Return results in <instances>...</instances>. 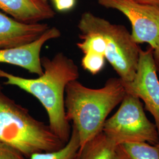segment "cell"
<instances>
[{
    "label": "cell",
    "instance_id": "obj_6",
    "mask_svg": "<svg viewBox=\"0 0 159 159\" xmlns=\"http://www.w3.org/2000/svg\"><path fill=\"white\" fill-rule=\"evenodd\" d=\"M106 8L117 10L132 26L131 37L137 44L147 43L154 49L159 40V7L139 4L132 0H98Z\"/></svg>",
    "mask_w": 159,
    "mask_h": 159
},
{
    "label": "cell",
    "instance_id": "obj_16",
    "mask_svg": "<svg viewBox=\"0 0 159 159\" xmlns=\"http://www.w3.org/2000/svg\"><path fill=\"white\" fill-rule=\"evenodd\" d=\"M55 7L58 11L66 12L71 10L75 5L76 0H53Z\"/></svg>",
    "mask_w": 159,
    "mask_h": 159
},
{
    "label": "cell",
    "instance_id": "obj_20",
    "mask_svg": "<svg viewBox=\"0 0 159 159\" xmlns=\"http://www.w3.org/2000/svg\"><path fill=\"white\" fill-rule=\"evenodd\" d=\"M156 147L159 150V144H156Z\"/></svg>",
    "mask_w": 159,
    "mask_h": 159
},
{
    "label": "cell",
    "instance_id": "obj_18",
    "mask_svg": "<svg viewBox=\"0 0 159 159\" xmlns=\"http://www.w3.org/2000/svg\"><path fill=\"white\" fill-rule=\"evenodd\" d=\"M139 4L159 7V0H132Z\"/></svg>",
    "mask_w": 159,
    "mask_h": 159
},
{
    "label": "cell",
    "instance_id": "obj_14",
    "mask_svg": "<svg viewBox=\"0 0 159 159\" xmlns=\"http://www.w3.org/2000/svg\"><path fill=\"white\" fill-rule=\"evenodd\" d=\"M105 58L93 53L84 54L81 66L85 70L95 75L100 73L105 64Z\"/></svg>",
    "mask_w": 159,
    "mask_h": 159
},
{
    "label": "cell",
    "instance_id": "obj_7",
    "mask_svg": "<svg viewBox=\"0 0 159 159\" xmlns=\"http://www.w3.org/2000/svg\"><path fill=\"white\" fill-rule=\"evenodd\" d=\"M153 48H140L136 74L133 80L123 83L125 91L139 98L145 109L153 116L159 137V80L153 58Z\"/></svg>",
    "mask_w": 159,
    "mask_h": 159
},
{
    "label": "cell",
    "instance_id": "obj_11",
    "mask_svg": "<svg viewBox=\"0 0 159 159\" xmlns=\"http://www.w3.org/2000/svg\"><path fill=\"white\" fill-rule=\"evenodd\" d=\"M116 144L102 131L85 144L78 159H113Z\"/></svg>",
    "mask_w": 159,
    "mask_h": 159
},
{
    "label": "cell",
    "instance_id": "obj_8",
    "mask_svg": "<svg viewBox=\"0 0 159 159\" xmlns=\"http://www.w3.org/2000/svg\"><path fill=\"white\" fill-rule=\"evenodd\" d=\"M61 36L60 30L50 27L38 39L29 44L6 49H0V63L9 64L41 75L43 73L40 53L44 44Z\"/></svg>",
    "mask_w": 159,
    "mask_h": 159
},
{
    "label": "cell",
    "instance_id": "obj_2",
    "mask_svg": "<svg viewBox=\"0 0 159 159\" xmlns=\"http://www.w3.org/2000/svg\"><path fill=\"white\" fill-rule=\"evenodd\" d=\"M77 27L81 41L77 46L83 54L93 53L104 58L123 83L133 80L140 47L124 25L86 11L82 14Z\"/></svg>",
    "mask_w": 159,
    "mask_h": 159
},
{
    "label": "cell",
    "instance_id": "obj_19",
    "mask_svg": "<svg viewBox=\"0 0 159 159\" xmlns=\"http://www.w3.org/2000/svg\"><path fill=\"white\" fill-rule=\"evenodd\" d=\"M40 1H43V2H47L48 0H40Z\"/></svg>",
    "mask_w": 159,
    "mask_h": 159
},
{
    "label": "cell",
    "instance_id": "obj_4",
    "mask_svg": "<svg viewBox=\"0 0 159 159\" xmlns=\"http://www.w3.org/2000/svg\"><path fill=\"white\" fill-rule=\"evenodd\" d=\"M0 142L29 159L35 153L55 151L66 144L49 125L35 119L27 108L7 96L1 84Z\"/></svg>",
    "mask_w": 159,
    "mask_h": 159
},
{
    "label": "cell",
    "instance_id": "obj_10",
    "mask_svg": "<svg viewBox=\"0 0 159 159\" xmlns=\"http://www.w3.org/2000/svg\"><path fill=\"white\" fill-rule=\"evenodd\" d=\"M0 10L25 23H40L56 15L48 2L40 0H0Z\"/></svg>",
    "mask_w": 159,
    "mask_h": 159
},
{
    "label": "cell",
    "instance_id": "obj_13",
    "mask_svg": "<svg viewBox=\"0 0 159 159\" xmlns=\"http://www.w3.org/2000/svg\"><path fill=\"white\" fill-rule=\"evenodd\" d=\"M80 148L79 136L76 128L72 125L71 136L64 147L55 151L35 153L29 159H78Z\"/></svg>",
    "mask_w": 159,
    "mask_h": 159
},
{
    "label": "cell",
    "instance_id": "obj_9",
    "mask_svg": "<svg viewBox=\"0 0 159 159\" xmlns=\"http://www.w3.org/2000/svg\"><path fill=\"white\" fill-rule=\"evenodd\" d=\"M50 26L45 23H25L0 11V49L23 46L38 39Z\"/></svg>",
    "mask_w": 159,
    "mask_h": 159
},
{
    "label": "cell",
    "instance_id": "obj_5",
    "mask_svg": "<svg viewBox=\"0 0 159 159\" xmlns=\"http://www.w3.org/2000/svg\"><path fill=\"white\" fill-rule=\"evenodd\" d=\"M102 131L117 146L125 143H159L156 125L148 119L140 99L127 93L117 112L106 120Z\"/></svg>",
    "mask_w": 159,
    "mask_h": 159
},
{
    "label": "cell",
    "instance_id": "obj_3",
    "mask_svg": "<svg viewBox=\"0 0 159 159\" xmlns=\"http://www.w3.org/2000/svg\"><path fill=\"white\" fill-rule=\"evenodd\" d=\"M126 91L120 78H110L104 87L91 89L78 80L66 86L65 109L68 121L76 128L79 151L86 143L102 133L109 114L122 102Z\"/></svg>",
    "mask_w": 159,
    "mask_h": 159
},
{
    "label": "cell",
    "instance_id": "obj_1",
    "mask_svg": "<svg viewBox=\"0 0 159 159\" xmlns=\"http://www.w3.org/2000/svg\"><path fill=\"white\" fill-rule=\"evenodd\" d=\"M43 73L36 79H27L0 68V78L5 85H14L35 97L46 110L48 125L64 144L68 142L71 126L66 117L65 93L68 83L79 77V70L74 61L62 52L51 58H41Z\"/></svg>",
    "mask_w": 159,
    "mask_h": 159
},
{
    "label": "cell",
    "instance_id": "obj_12",
    "mask_svg": "<svg viewBox=\"0 0 159 159\" xmlns=\"http://www.w3.org/2000/svg\"><path fill=\"white\" fill-rule=\"evenodd\" d=\"M113 159H159V150L148 143H125L118 144Z\"/></svg>",
    "mask_w": 159,
    "mask_h": 159
},
{
    "label": "cell",
    "instance_id": "obj_15",
    "mask_svg": "<svg viewBox=\"0 0 159 159\" xmlns=\"http://www.w3.org/2000/svg\"><path fill=\"white\" fill-rule=\"evenodd\" d=\"M0 159H29L16 149L0 142Z\"/></svg>",
    "mask_w": 159,
    "mask_h": 159
},
{
    "label": "cell",
    "instance_id": "obj_17",
    "mask_svg": "<svg viewBox=\"0 0 159 159\" xmlns=\"http://www.w3.org/2000/svg\"><path fill=\"white\" fill-rule=\"evenodd\" d=\"M153 58L157 71L159 72V40L153 50Z\"/></svg>",
    "mask_w": 159,
    "mask_h": 159
}]
</instances>
